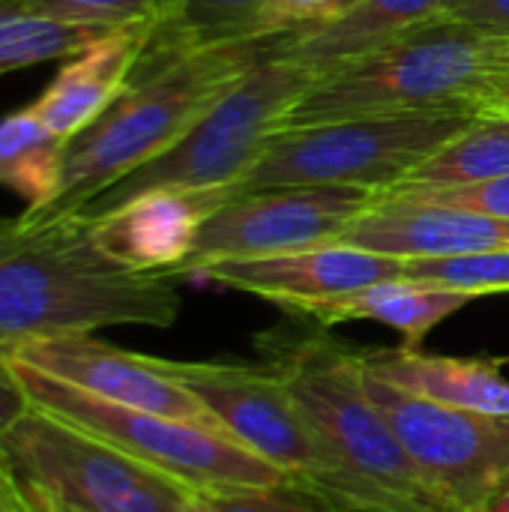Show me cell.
I'll return each instance as SVG.
<instances>
[{"label": "cell", "instance_id": "1", "mask_svg": "<svg viewBox=\"0 0 509 512\" xmlns=\"http://www.w3.org/2000/svg\"><path fill=\"white\" fill-rule=\"evenodd\" d=\"M177 315V279L108 258L84 213L0 219V354L108 327L162 330Z\"/></svg>", "mask_w": 509, "mask_h": 512}, {"label": "cell", "instance_id": "2", "mask_svg": "<svg viewBox=\"0 0 509 512\" xmlns=\"http://www.w3.org/2000/svg\"><path fill=\"white\" fill-rule=\"evenodd\" d=\"M291 33H270L246 42L207 48L153 72L129 75L123 93L63 153L57 195L42 210L78 213L105 189L162 156L177 144L240 78H246Z\"/></svg>", "mask_w": 509, "mask_h": 512}, {"label": "cell", "instance_id": "3", "mask_svg": "<svg viewBox=\"0 0 509 512\" xmlns=\"http://www.w3.org/2000/svg\"><path fill=\"white\" fill-rule=\"evenodd\" d=\"M507 90L509 39L444 12L357 60L315 75L303 96L288 108L279 129L345 117L504 102Z\"/></svg>", "mask_w": 509, "mask_h": 512}, {"label": "cell", "instance_id": "4", "mask_svg": "<svg viewBox=\"0 0 509 512\" xmlns=\"http://www.w3.org/2000/svg\"><path fill=\"white\" fill-rule=\"evenodd\" d=\"M255 345L261 360L285 378L336 456L378 489L396 512H459L414 462L366 393L360 348L333 339L327 327L297 315L261 333Z\"/></svg>", "mask_w": 509, "mask_h": 512}, {"label": "cell", "instance_id": "5", "mask_svg": "<svg viewBox=\"0 0 509 512\" xmlns=\"http://www.w3.org/2000/svg\"><path fill=\"white\" fill-rule=\"evenodd\" d=\"M165 369L231 438L279 468L291 483L315 492L339 512H396L378 489L336 456L285 378L264 360H165Z\"/></svg>", "mask_w": 509, "mask_h": 512}, {"label": "cell", "instance_id": "6", "mask_svg": "<svg viewBox=\"0 0 509 512\" xmlns=\"http://www.w3.org/2000/svg\"><path fill=\"white\" fill-rule=\"evenodd\" d=\"M489 105L498 102L276 129L240 183V192L279 186H354L384 195L441 153Z\"/></svg>", "mask_w": 509, "mask_h": 512}, {"label": "cell", "instance_id": "7", "mask_svg": "<svg viewBox=\"0 0 509 512\" xmlns=\"http://www.w3.org/2000/svg\"><path fill=\"white\" fill-rule=\"evenodd\" d=\"M315 81V72L267 54L246 78H240L177 144L162 156L150 159L99 198H93L84 213L99 219L126 201L147 192H195V189H237L258 162L270 132L279 129L288 108Z\"/></svg>", "mask_w": 509, "mask_h": 512}, {"label": "cell", "instance_id": "8", "mask_svg": "<svg viewBox=\"0 0 509 512\" xmlns=\"http://www.w3.org/2000/svg\"><path fill=\"white\" fill-rule=\"evenodd\" d=\"M0 459L36 512H189V486L33 405L0 435Z\"/></svg>", "mask_w": 509, "mask_h": 512}, {"label": "cell", "instance_id": "9", "mask_svg": "<svg viewBox=\"0 0 509 512\" xmlns=\"http://www.w3.org/2000/svg\"><path fill=\"white\" fill-rule=\"evenodd\" d=\"M9 366L15 369L33 408L123 450L126 456L156 468L159 474L189 489H255L291 483L279 468H273L225 432L114 405L72 390L33 369L15 363Z\"/></svg>", "mask_w": 509, "mask_h": 512}, {"label": "cell", "instance_id": "10", "mask_svg": "<svg viewBox=\"0 0 509 512\" xmlns=\"http://www.w3.org/2000/svg\"><path fill=\"white\" fill-rule=\"evenodd\" d=\"M360 369L366 393L438 492L459 512H495L509 495V414L438 405Z\"/></svg>", "mask_w": 509, "mask_h": 512}, {"label": "cell", "instance_id": "11", "mask_svg": "<svg viewBox=\"0 0 509 512\" xmlns=\"http://www.w3.org/2000/svg\"><path fill=\"white\" fill-rule=\"evenodd\" d=\"M378 198V192L354 186H279L240 192L201 225L189 258L168 276L180 282L216 261L333 246L354 219L378 204Z\"/></svg>", "mask_w": 509, "mask_h": 512}, {"label": "cell", "instance_id": "12", "mask_svg": "<svg viewBox=\"0 0 509 512\" xmlns=\"http://www.w3.org/2000/svg\"><path fill=\"white\" fill-rule=\"evenodd\" d=\"M3 357L87 396L225 432L219 420L180 381L171 378L165 357L135 354L96 339L93 333L36 339L12 348Z\"/></svg>", "mask_w": 509, "mask_h": 512}, {"label": "cell", "instance_id": "13", "mask_svg": "<svg viewBox=\"0 0 509 512\" xmlns=\"http://www.w3.org/2000/svg\"><path fill=\"white\" fill-rule=\"evenodd\" d=\"M402 276H405V261L399 258L333 243L303 252L267 255V258L216 261L198 270L192 279L255 294L279 306L282 312H294L306 303L348 294L375 282L402 279Z\"/></svg>", "mask_w": 509, "mask_h": 512}, {"label": "cell", "instance_id": "14", "mask_svg": "<svg viewBox=\"0 0 509 512\" xmlns=\"http://www.w3.org/2000/svg\"><path fill=\"white\" fill-rule=\"evenodd\" d=\"M339 243L399 261L489 255L509 249V219L414 198H378L345 228Z\"/></svg>", "mask_w": 509, "mask_h": 512}, {"label": "cell", "instance_id": "15", "mask_svg": "<svg viewBox=\"0 0 509 512\" xmlns=\"http://www.w3.org/2000/svg\"><path fill=\"white\" fill-rule=\"evenodd\" d=\"M237 189H195V192H147L123 207L93 219L96 243L117 264L138 273H171L177 270L201 225L228 201Z\"/></svg>", "mask_w": 509, "mask_h": 512}, {"label": "cell", "instance_id": "16", "mask_svg": "<svg viewBox=\"0 0 509 512\" xmlns=\"http://www.w3.org/2000/svg\"><path fill=\"white\" fill-rule=\"evenodd\" d=\"M147 36L150 27L102 33L87 48L60 63L57 75L30 102V108L54 135L72 141L123 93L147 45Z\"/></svg>", "mask_w": 509, "mask_h": 512}, {"label": "cell", "instance_id": "17", "mask_svg": "<svg viewBox=\"0 0 509 512\" xmlns=\"http://www.w3.org/2000/svg\"><path fill=\"white\" fill-rule=\"evenodd\" d=\"M360 363L411 396L480 414H509L507 357H438L420 348H360Z\"/></svg>", "mask_w": 509, "mask_h": 512}, {"label": "cell", "instance_id": "18", "mask_svg": "<svg viewBox=\"0 0 509 512\" xmlns=\"http://www.w3.org/2000/svg\"><path fill=\"white\" fill-rule=\"evenodd\" d=\"M471 300H477V297L402 276V279L375 282V285H366V288H357L348 294H336L327 300H315V303H306L285 315L306 318L327 330L336 324H348V321H378V324L402 333L405 348H420L423 339L441 321H447L450 315L465 309Z\"/></svg>", "mask_w": 509, "mask_h": 512}, {"label": "cell", "instance_id": "19", "mask_svg": "<svg viewBox=\"0 0 509 512\" xmlns=\"http://www.w3.org/2000/svg\"><path fill=\"white\" fill-rule=\"evenodd\" d=\"M450 6L453 0H363L336 21L291 33L276 54L321 75L444 15Z\"/></svg>", "mask_w": 509, "mask_h": 512}, {"label": "cell", "instance_id": "20", "mask_svg": "<svg viewBox=\"0 0 509 512\" xmlns=\"http://www.w3.org/2000/svg\"><path fill=\"white\" fill-rule=\"evenodd\" d=\"M153 6V27L132 75L207 48L270 36L261 30L267 0H153Z\"/></svg>", "mask_w": 509, "mask_h": 512}, {"label": "cell", "instance_id": "21", "mask_svg": "<svg viewBox=\"0 0 509 512\" xmlns=\"http://www.w3.org/2000/svg\"><path fill=\"white\" fill-rule=\"evenodd\" d=\"M509 174V102L489 105L465 132H459L441 153L408 174L384 195L429 192L447 186H468Z\"/></svg>", "mask_w": 509, "mask_h": 512}, {"label": "cell", "instance_id": "22", "mask_svg": "<svg viewBox=\"0 0 509 512\" xmlns=\"http://www.w3.org/2000/svg\"><path fill=\"white\" fill-rule=\"evenodd\" d=\"M66 144L39 114L24 105L0 117V186L24 201V210H42L54 201Z\"/></svg>", "mask_w": 509, "mask_h": 512}, {"label": "cell", "instance_id": "23", "mask_svg": "<svg viewBox=\"0 0 509 512\" xmlns=\"http://www.w3.org/2000/svg\"><path fill=\"white\" fill-rule=\"evenodd\" d=\"M99 36L102 33L96 30L30 12L18 0H3L0 3V78L48 60H66Z\"/></svg>", "mask_w": 509, "mask_h": 512}, {"label": "cell", "instance_id": "24", "mask_svg": "<svg viewBox=\"0 0 509 512\" xmlns=\"http://www.w3.org/2000/svg\"><path fill=\"white\" fill-rule=\"evenodd\" d=\"M405 279L465 291L471 297L509 294V249L465 258H420L405 261Z\"/></svg>", "mask_w": 509, "mask_h": 512}, {"label": "cell", "instance_id": "25", "mask_svg": "<svg viewBox=\"0 0 509 512\" xmlns=\"http://www.w3.org/2000/svg\"><path fill=\"white\" fill-rule=\"evenodd\" d=\"M189 512H339L315 492L282 483L255 489H189Z\"/></svg>", "mask_w": 509, "mask_h": 512}, {"label": "cell", "instance_id": "26", "mask_svg": "<svg viewBox=\"0 0 509 512\" xmlns=\"http://www.w3.org/2000/svg\"><path fill=\"white\" fill-rule=\"evenodd\" d=\"M30 12L111 33L123 27H153V0H18Z\"/></svg>", "mask_w": 509, "mask_h": 512}, {"label": "cell", "instance_id": "27", "mask_svg": "<svg viewBox=\"0 0 509 512\" xmlns=\"http://www.w3.org/2000/svg\"><path fill=\"white\" fill-rule=\"evenodd\" d=\"M381 198H414L426 204H441V207H459V210H474L486 216H501L509 219V174L468 183V186H447V189H429V192H405V195H381Z\"/></svg>", "mask_w": 509, "mask_h": 512}, {"label": "cell", "instance_id": "28", "mask_svg": "<svg viewBox=\"0 0 509 512\" xmlns=\"http://www.w3.org/2000/svg\"><path fill=\"white\" fill-rule=\"evenodd\" d=\"M363 0H267L261 30L264 33H303L348 15Z\"/></svg>", "mask_w": 509, "mask_h": 512}, {"label": "cell", "instance_id": "29", "mask_svg": "<svg viewBox=\"0 0 509 512\" xmlns=\"http://www.w3.org/2000/svg\"><path fill=\"white\" fill-rule=\"evenodd\" d=\"M447 12L486 33L509 39V0H453Z\"/></svg>", "mask_w": 509, "mask_h": 512}, {"label": "cell", "instance_id": "30", "mask_svg": "<svg viewBox=\"0 0 509 512\" xmlns=\"http://www.w3.org/2000/svg\"><path fill=\"white\" fill-rule=\"evenodd\" d=\"M30 408L27 393L15 375V369L9 366V360L0 354V435Z\"/></svg>", "mask_w": 509, "mask_h": 512}, {"label": "cell", "instance_id": "31", "mask_svg": "<svg viewBox=\"0 0 509 512\" xmlns=\"http://www.w3.org/2000/svg\"><path fill=\"white\" fill-rule=\"evenodd\" d=\"M15 501H21V489L15 486L12 474L6 471V465L0 459V512L6 510V507H12Z\"/></svg>", "mask_w": 509, "mask_h": 512}, {"label": "cell", "instance_id": "32", "mask_svg": "<svg viewBox=\"0 0 509 512\" xmlns=\"http://www.w3.org/2000/svg\"><path fill=\"white\" fill-rule=\"evenodd\" d=\"M3 512H36V510H33V507H30V504L24 501V495H21V501H15L12 507H6Z\"/></svg>", "mask_w": 509, "mask_h": 512}, {"label": "cell", "instance_id": "33", "mask_svg": "<svg viewBox=\"0 0 509 512\" xmlns=\"http://www.w3.org/2000/svg\"><path fill=\"white\" fill-rule=\"evenodd\" d=\"M495 512H509V495L501 501V504H498V507H495Z\"/></svg>", "mask_w": 509, "mask_h": 512}, {"label": "cell", "instance_id": "34", "mask_svg": "<svg viewBox=\"0 0 509 512\" xmlns=\"http://www.w3.org/2000/svg\"><path fill=\"white\" fill-rule=\"evenodd\" d=\"M504 102H509V90H507V96H504Z\"/></svg>", "mask_w": 509, "mask_h": 512}, {"label": "cell", "instance_id": "35", "mask_svg": "<svg viewBox=\"0 0 509 512\" xmlns=\"http://www.w3.org/2000/svg\"><path fill=\"white\" fill-rule=\"evenodd\" d=\"M0 3H3V0H0Z\"/></svg>", "mask_w": 509, "mask_h": 512}]
</instances>
